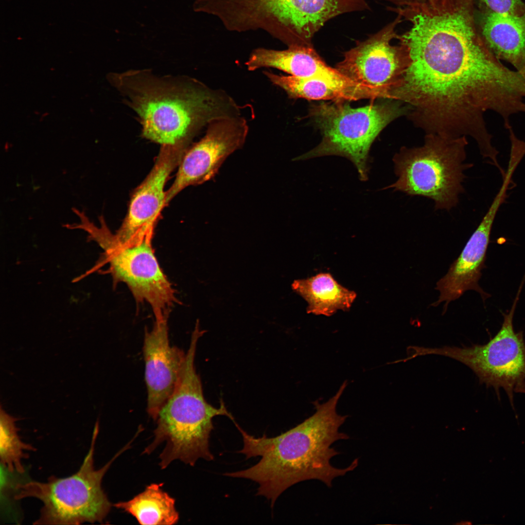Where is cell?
I'll list each match as a JSON object with an SVG mask.
<instances>
[{
    "instance_id": "obj_7",
    "label": "cell",
    "mask_w": 525,
    "mask_h": 525,
    "mask_svg": "<svg viewBox=\"0 0 525 525\" xmlns=\"http://www.w3.org/2000/svg\"><path fill=\"white\" fill-rule=\"evenodd\" d=\"M100 222L98 228L86 217L78 225L79 229L88 233V241L96 242L103 253L95 265L76 280H81L103 265L108 264L107 272L111 275L114 284H125L137 302L149 304L155 317L168 315L177 298L155 254L152 237L134 244H122L110 232L102 217Z\"/></svg>"
},
{
    "instance_id": "obj_14",
    "label": "cell",
    "mask_w": 525,
    "mask_h": 525,
    "mask_svg": "<svg viewBox=\"0 0 525 525\" xmlns=\"http://www.w3.org/2000/svg\"><path fill=\"white\" fill-rule=\"evenodd\" d=\"M168 316L155 317L143 341L147 411L154 420L172 394L186 358L183 350L170 344Z\"/></svg>"
},
{
    "instance_id": "obj_9",
    "label": "cell",
    "mask_w": 525,
    "mask_h": 525,
    "mask_svg": "<svg viewBox=\"0 0 525 525\" xmlns=\"http://www.w3.org/2000/svg\"><path fill=\"white\" fill-rule=\"evenodd\" d=\"M521 288L509 312L504 315L500 330L487 344L462 347L412 346V357L437 355L462 363L473 371L481 384L492 387L497 394L502 388L514 407V393H525V342L523 332H515L513 325Z\"/></svg>"
},
{
    "instance_id": "obj_17",
    "label": "cell",
    "mask_w": 525,
    "mask_h": 525,
    "mask_svg": "<svg viewBox=\"0 0 525 525\" xmlns=\"http://www.w3.org/2000/svg\"><path fill=\"white\" fill-rule=\"evenodd\" d=\"M481 29L483 39L492 53L510 64L525 80V15L487 11L482 18Z\"/></svg>"
},
{
    "instance_id": "obj_13",
    "label": "cell",
    "mask_w": 525,
    "mask_h": 525,
    "mask_svg": "<svg viewBox=\"0 0 525 525\" xmlns=\"http://www.w3.org/2000/svg\"><path fill=\"white\" fill-rule=\"evenodd\" d=\"M511 184L506 178L498 193L472 233L459 257L451 264L446 274L437 282L436 289L439 291L438 300L431 305L437 306L445 302L444 312L449 303L460 298L465 292L472 290L479 293L484 302L490 295L479 286L481 271L485 267L488 246L492 226L500 205L504 202Z\"/></svg>"
},
{
    "instance_id": "obj_19",
    "label": "cell",
    "mask_w": 525,
    "mask_h": 525,
    "mask_svg": "<svg viewBox=\"0 0 525 525\" xmlns=\"http://www.w3.org/2000/svg\"><path fill=\"white\" fill-rule=\"evenodd\" d=\"M163 483H152L127 501L113 504L135 517L141 525H172L178 523L179 515L175 500L164 491Z\"/></svg>"
},
{
    "instance_id": "obj_5",
    "label": "cell",
    "mask_w": 525,
    "mask_h": 525,
    "mask_svg": "<svg viewBox=\"0 0 525 525\" xmlns=\"http://www.w3.org/2000/svg\"><path fill=\"white\" fill-rule=\"evenodd\" d=\"M99 433L96 423L90 448L79 470L65 477H50L46 482L28 481L15 484L14 498L39 500L42 506L35 525H80L102 524L113 505L102 483L103 477L117 457L129 447L128 444L105 465L94 466L95 442Z\"/></svg>"
},
{
    "instance_id": "obj_11",
    "label": "cell",
    "mask_w": 525,
    "mask_h": 525,
    "mask_svg": "<svg viewBox=\"0 0 525 525\" xmlns=\"http://www.w3.org/2000/svg\"><path fill=\"white\" fill-rule=\"evenodd\" d=\"M398 15L396 19L380 31L346 52L344 59L336 69L352 81L375 88L390 99L404 66L400 46L391 42L399 36L396 27L402 21Z\"/></svg>"
},
{
    "instance_id": "obj_4",
    "label": "cell",
    "mask_w": 525,
    "mask_h": 525,
    "mask_svg": "<svg viewBox=\"0 0 525 525\" xmlns=\"http://www.w3.org/2000/svg\"><path fill=\"white\" fill-rule=\"evenodd\" d=\"M467 144L466 136L427 134L422 146L402 147L392 159L397 179L383 189L424 197L434 201L435 210H450L464 191V171L473 166L465 162Z\"/></svg>"
},
{
    "instance_id": "obj_20",
    "label": "cell",
    "mask_w": 525,
    "mask_h": 525,
    "mask_svg": "<svg viewBox=\"0 0 525 525\" xmlns=\"http://www.w3.org/2000/svg\"><path fill=\"white\" fill-rule=\"evenodd\" d=\"M16 420L0 408V464L10 473H22L24 472L22 460L28 455L26 451L35 450V448L21 439Z\"/></svg>"
},
{
    "instance_id": "obj_1",
    "label": "cell",
    "mask_w": 525,
    "mask_h": 525,
    "mask_svg": "<svg viewBox=\"0 0 525 525\" xmlns=\"http://www.w3.org/2000/svg\"><path fill=\"white\" fill-rule=\"evenodd\" d=\"M473 0H438L405 9L411 23L398 39L404 59L390 99L405 103L427 134L470 136L491 149L484 119L497 113L506 129L525 113V80L498 59L476 30Z\"/></svg>"
},
{
    "instance_id": "obj_8",
    "label": "cell",
    "mask_w": 525,
    "mask_h": 525,
    "mask_svg": "<svg viewBox=\"0 0 525 525\" xmlns=\"http://www.w3.org/2000/svg\"><path fill=\"white\" fill-rule=\"evenodd\" d=\"M204 333L198 327L194 328L175 387L155 420L156 434L179 450H192L208 443L215 417L225 416L234 422L222 401L217 408L204 398L194 363L197 342Z\"/></svg>"
},
{
    "instance_id": "obj_3",
    "label": "cell",
    "mask_w": 525,
    "mask_h": 525,
    "mask_svg": "<svg viewBox=\"0 0 525 525\" xmlns=\"http://www.w3.org/2000/svg\"><path fill=\"white\" fill-rule=\"evenodd\" d=\"M108 80L136 113L142 136L161 146H189L212 120L241 115L225 91L195 78L137 70L109 74Z\"/></svg>"
},
{
    "instance_id": "obj_16",
    "label": "cell",
    "mask_w": 525,
    "mask_h": 525,
    "mask_svg": "<svg viewBox=\"0 0 525 525\" xmlns=\"http://www.w3.org/2000/svg\"><path fill=\"white\" fill-rule=\"evenodd\" d=\"M245 64L249 71L272 68L302 78L332 79L343 75L326 64L313 46H292L284 50L259 48L252 52Z\"/></svg>"
},
{
    "instance_id": "obj_15",
    "label": "cell",
    "mask_w": 525,
    "mask_h": 525,
    "mask_svg": "<svg viewBox=\"0 0 525 525\" xmlns=\"http://www.w3.org/2000/svg\"><path fill=\"white\" fill-rule=\"evenodd\" d=\"M263 73L273 85L282 89L292 98L345 101L384 98L378 90L356 83L344 75L326 79L285 76L267 70Z\"/></svg>"
},
{
    "instance_id": "obj_10",
    "label": "cell",
    "mask_w": 525,
    "mask_h": 525,
    "mask_svg": "<svg viewBox=\"0 0 525 525\" xmlns=\"http://www.w3.org/2000/svg\"><path fill=\"white\" fill-rule=\"evenodd\" d=\"M248 129L241 115L211 121L205 136L183 155L175 179L166 192V204L186 187L213 178L226 158L244 145Z\"/></svg>"
},
{
    "instance_id": "obj_6",
    "label": "cell",
    "mask_w": 525,
    "mask_h": 525,
    "mask_svg": "<svg viewBox=\"0 0 525 525\" xmlns=\"http://www.w3.org/2000/svg\"><path fill=\"white\" fill-rule=\"evenodd\" d=\"M396 104H373L352 108L345 101L313 105L310 115L322 135L315 148L295 158L306 160L325 156H339L352 162L362 181L368 179L369 153L383 129L400 116Z\"/></svg>"
},
{
    "instance_id": "obj_2",
    "label": "cell",
    "mask_w": 525,
    "mask_h": 525,
    "mask_svg": "<svg viewBox=\"0 0 525 525\" xmlns=\"http://www.w3.org/2000/svg\"><path fill=\"white\" fill-rule=\"evenodd\" d=\"M347 384L345 381L327 402H313L315 412L312 416L276 437L269 438L264 434L256 438L235 423L243 440V447L238 453L245 455L246 459L261 458L248 469L224 475L257 483L256 495L269 500L271 508L283 491L298 482L317 479L331 487L334 478L353 471L358 465L357 458L343 469L335 468L330 462L332 457L340 454L331 447L332 443L349 438L348 435L339 431L348 416L336 411Z\"/></svg>"
},
{
    "instance_id": "obj_18",
    "label": "cell",
    "mask_w": 525,
    "mask_h": 525,
    "mask_svg": "<svg viewBox=\"0 0 525 525\" xmlns=\"http://www.w3.org/2000/svg\"><path fill=\"white\" fill-rule=\"evenodd\" d=\"M292 288L307 302V313L315 315L330 316L338 310L349 311L357 296L355 292L338 283L329 273L295 280Z\"/></svg>"
},
{
    "instance_id": "obj_21",
    "label": "cell",
    "mask_w": 525,
    "mask_h": 525,
    "mask_svg": "<svg viewBox=\"0 0 525 525\" xmlns=\"http://www.w3.org/2000/svg\"><path fill=\"white\" fill-rule=\"evenodd\" d=\"M488 11L501 15H525V4L522 0H481Z\"/></svg>"
},
{
    "instance_id": "obj_12",
    "label": "cell",
    "mask_w": 525,
    "mask_h": 525,
    "mask_svg": "<svg viewBox=\"0 0 525 525\" xmlns=\"http://www.w3.org/2000/svg\"><path fill=\"white\" fill-rule=\"evenodd\" d=\"M188 147L161 146L151 171L134 192L127 214L114 234L119 242L134 244L153 237L155 223L166 205V182Z\"/></svg>"
},
{
    "instance_id": "obj_22",
    "label": "cell",
    "mask_w": 525,
    "mask_h": 525,
    "mask_svg": "<svg viewBox=\"0 0 525 525\" xmlns=\"http://www.w3.org/2000/svg\"><path fill=\"white\" fill-rule=\"evenodd\" d=\"M398 5L399 7H411L428 4L436 0H384Z\"/></svg>"
}]
</instances>
